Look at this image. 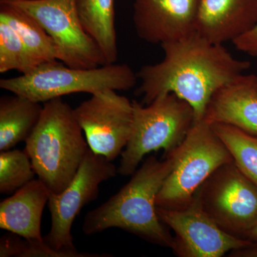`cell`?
<instances>
[{
  "label": "cell",
  "mask_w": 257,
  "mask_h": 257,
  "mask_svg": "<svg viewBox=\"0 0 257 257\" xmlns=\"http://www.w3.org/2000/svg\"><path fill=\"white\" fill-rule=\"evenodd\" d=\"M161 46L163 60L137 72L141 80L137 95L143 96L142 104L146 105L157 96L175 94L192 106L196 121L204 118L209 101L220 88L251 67L224 45L211 43L197 32Z\"/></svg>",
  "instance_id": "obj_1"
},
{
  "label": "cell",
  "mask_w": 257,
  "mask_h": 257,
  "mask_svg": "<svg viewBox=\"0 0 257 257\" xmlns=\"http://www.w3.org/2000/svg\"><path fill=\"white\" fill-rule=\"evenodd\" d=\"M174 165L173 154L164 160L148 157L119 192L87 213L82 224L83 232L94 235L118 228L172 249L174 236L157 214L156 199Z\"/></svg>",
  "instance_id": "obj_2"
},
{
  "label": "cell",
  "mask_w": 257,
  "mask_h": 257,
  "mask_svg": "<svg viewBox=\"0 0 257 257\" xmlns=\"http://www.w3.org/2000/svg\"><path fill=\"white\" fill-rule=\"evenodd\" d=\"M74 109L58 97L44 103L41 117L25 141L35 173L53 193L64 190L90 150Z\"/></svg>",
  "instance_id": "obj_3"
},
{
  "label": "cell",
  "mask_w": 257,
  "mask_h": 257,
  "mask_svg": "<svg viewBox=\"0 0 257 257\" xmlns=\"http://www.w3.org/2000/svg\"><path fill=\"white\" fill-rule=\"evenodd\" d=\"M138 75L126 64H106L92 69L72 68L57 60L45 62L31 72L2 79L0 87L38 102L74 93H94L113 89L126 91L135 87Z\"/></svg>",
  "instance_id": "obj_4"
},
{
  "label": "cell",
  "mask_w": 257,
  "mask_h": 257,
  "mask_svg": "<svg viewBox=\"0 0 257 257\" xmlns=\"http://www.w3.org/2000/svg\"><path fill=\"white\" fill-rule=\"evenodd\" d=\"M133 104L131 135L118 168L122 176L133 175L150 152L163 150L165 157L169 156L196 121L192 106L172 93L157 96L146 106L136 100Z\"/></svg>",
  "instance_id": "obj_5"
},
{
  "label": "cell",
  "mask_w": 257,
  "mask_h": 257,
  "mask_svg": "<svg viewBox=\"0 0 257 257\" xmlns=\"http://www.w3.org/2000/svg\"><path fill=\"white\" fill-rule=\"evenodd\" d=\"M172 154L175 165L156 199L157 207L163 209L187 205L214 171L234 161L212 125L204 118L195 121L184 141Z\"/></svg>",
  "instance_id": "obj_6"
},
{
  "label": "cell",
  "mask_w": 257,
  "mask_h": 257,
  "mask_svg": "<svg viewBox=\"0 0 257 257\" xmlns=\"http://www.w3.org/2000/svg\"><path fill=\"white\" fill-rule=\"evenodd\" d=\"M194 196L203 210L230 235L247 239L257 224V184L234 161L214 171Z\"/></svg>",
  "instance_id": "obj_7"
},
{
  "label": "cell",
  "mask_w": 257,
  "mask_h": 257,
  "mask_svg": "<svg viewBox=\"0 0 257 257\" xmlns=\"http://www.w3.org/2000/svg\"><path fill=\"white\" fill-rule=\"evenodd\" d=\"M26 13L55 42L59 60L72 68L92 69L107 64L92 37L84 30L76 0H0Z\"/></svg>",
  "instance_id": "obj_8"
},
{
  "label": "cell",
  "mask_w": 257,
  "mask_h": 257,
  "mask_svg": "<svg viewBox=\"0 0 257 257\" xmlns=\"http://www.w3.org/2000/svg\"><path fill=\"white\" fill-rule=\"evenodd\" d=\"M117 174L111 161L89 150L69 185L60 193L49 191L52 226L44 241L56 251L79 252L72 234L74 219L84 206L97 198L100 184Z\"/></svg>",
  "instance_id": "obj_9"
},
{
  "label": "cell",
  "mask_w": 257,
  "mask_h": 257,
  "mask_svg": "<svg viewBox=\"0 0 257 257\" xmlns=\"http://www.w3.org/2000/svg\"><path fill=\"white\" fill-rule=\"evenodd\" d=\"M74 111L93 152L111 162L121 155L131 135L133 101L106 89L92 94Z\"/></svg>",
  "instance_id": "obj_10"
},
{
  "label": "cell",
  "mask_w": 257,
  "mask_h": 257,
  "mask_svg": "<svg viewBox=\"0 0 257 257\" xmlns=\"http://www.w3.org/2000/svg\"><path fill=\"white\" fill-rule=\"evenodd\" d=\"M161 221L175 232L174 253L179 257H221L251 243L221 229L195 197L177 209L157 207Z\"/></svg>",
  "instance_id": "obj_11"
},
{
  "label": "cell",
  "mask_w": 257,
  "mask_h": 257,
  "mask_svg": "<svg viewBox=\"0 0 257 257\" xmlns=\"http://www.w3.org/2000/svg\"><path fill=\"white\" fill-rule=\"evenodd\" d=\"M201 0H135L133 23L144 41L162 45L195 33Z\"/></svg>",
  "instance_id": "obj_12"
},
{
  "label": "cell",
  "mask_w": 257,
  "mask_h": 257,
  "mask_svg": "<svg viewBox=\"0 0 257 257\" xmlns=\"http://www.w3.org/2000/svg\"><path fill=\"white\" fill-rule=\"evenodd\" d=\"M257 25V0H201L196 32L211 43L233 42Z\"/></svg>",
  "instance_id": "obj_13"
},
{
  "label": "cell",
  "mask_w": 257,
  "mask_h": 257,
  "mask_svg": "<svg viewBox=\"0 0 257 257\" xmlns=\"http://www.w3.org/2000/svg\"><path fill=\"white\" fill-rule=\"evenodd\" d=\"M204 119L257 136V75L241 74L220 88L209 101Z\"/></svg>",
  "instance_id": "obj_14"
},
{
  "label": "cell",
  "mask_w": 257,
  "mask_h": 257,
  "mask_svg": "<svg viewBox=\"0 0 257 257\" xmlns=\"http://www.w3.org/2000/svg\"><path fill=\"white\" fill-rule=\"evenodd\" d=\"M49 189L40 179H33L0 203V228L25 239L44 241L42 213L48 202Z\"/></svg>",
  "instance_id": "obj_15"
},
{
  "label": "cell",
  "mask_w": 257,
  "mask_h": 257,
  "mask_svg": "<svg viewBox=\"0 0 257 257\" xmlns=\"http://www.w3.org/2000/svg\"><path fill=\"white\" fill-rule=\"evenodd\" d=\"M43 105L15 94L0 99V151L11 150L31 135L41 117Z\"/></svg>",
  "instance_id": "obj_16"
},
{
  "label": "cell",
  "mask_w": 257,
  "mask_h": 257,
  "mask_svg": "<svg viewBox=\"0 0 257 257\" xmlns=\"http://www.w3.org/2000/svg\"><path fill=\"white\" fill-rule=\"evenodd\" d=\"M76 8L83 28L97 44L107 64L116 63L114 0H76Z\"/></svg>",
  "instance_id": "obj_17"
},
{
  "label": "cell",
  "mask_w": 257,
  "mask_h": 257,
  "mask_svg": "<svg viewBox=\"0 0 257 257\" xmlns=\"http://www.w3.org/2000/svg\"><path fill=\"white\" fill-rule=\"evenodd\" d=\"M0 20L18 32L24 45L39 65L59 60L55 42L35 19L10 5L0 3Z\"/></svg>",
  "instance_id": "obj_18"
},
{
  "label": "cell",
  "mask_w": 257,
  "mask_h": 257,
  "mask_svg": "<svg viewBox=\"0 0 257 257\" xmlns=\"http://www.w3.org/2000/svg\"><path fill=\"white\" fill-rule=\"evenodd\" d=\"M211 124L229 150L238 168L257 184V136L231 125Z\"/></svg>",
  "instance_id": "obj_19"
},
{
  "label": "cell",
  "mask_w": 257,
  "mask_h": 257,
  "mask_svg": "<svg viewBox=\"0 0 257 257\" xmlns=\"http://www.w3.org/2000/svg\"><path fill=\"white\" fill-rule=\"evenodd\" d=\"M38 65L18 32L9 24L0 20V72L17 70L22 74H27Z\"/></svg>",
  "instance_id": "obj_20"
},
{
  "label": "cell",
  "mask_w": 257,
  "mask_h": 257,
  "mask_svg": "<svg viewBox=\"0 0 257 257\" xmlns=\"http://www.w3.org/2000/svg\"><path fill=\"white\" fill-rule=\"evenodd\" d=\"M36 175L25 151L9 150L0 153V193L11 194L35 179Z\"/></svg>",
  "instance_id": "obj_21"
},
{
  "label": "cell",
  "mask_w": 257,
  "mask_h": 257,
  "mask_svg": "<svg viewBox=\"0 0 257 257\" xmlns=\"http://www.w3.org/2000/svg\"><path fill=\"white\" fill-rule=\"evenodd\" d=\"M22 236L13 233L5 234L0 239L1 257H101L110 255L99 253L69 252L56 251L45 241L22 239Z\"/></svg>",
  "instance_id": "obj_22"
},
{
  "label": "cell",
  "mask_w": 257,
  "mask_h": 257,
  "mask_svg": "<svg viewBox=\"0 0 257 257\" xmlns=\"http://www.w3.org/2000/svg\"><path fill=\"white\" fill-rule=\"evenodd\" d=\"M232 43L236 50L257 57V25L251 31L236 39Z\"/></svg>",
  "instance_id": "obj_23"
},
{
  "label": "cell",
  "mask_w": 257,
  "mask_h": 257,
  "mask_svg": "<svg viewBox=\"0 0 257 257\" xmlns=\"http://www.w3.org/2000/svg\"><path fill=\"white\" fill-rule=\"evenodd\" d=\"M230 257H257V241H251L245 247L238 248L230 251Z\"/></svg>",
  "instance_id": "obj_24"
},
{
  "label": "cell",
  "mask_w": 257,
  "mask_h": 257,
  "mask_svg": "<svg viewBox=\"0 0 257 257\" xmlns=\"http://www.w3.org/2000/svg\"><path fill=\"white\" fill-rule=\"evenodd\" d=\"M247 239L251 241H257V224L248 235Z\"/></svg>",
  "instance_id": "obj_25"
}]
</instances>
